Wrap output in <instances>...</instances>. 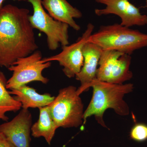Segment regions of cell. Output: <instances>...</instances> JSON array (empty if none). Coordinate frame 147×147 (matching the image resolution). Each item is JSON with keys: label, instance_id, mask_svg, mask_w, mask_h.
Masks as SVG:
<instances>
[{"label": "cell", "instance_id": "cell-3", "mask_svg": "<svg viewBox=\"0 0 147 147\" xmlns=\"http://www.w3.org/2000/svg\"><path fill=\"white\" fill-rule=\"evenodd\" d=\"M88 42L103 50L119 51L131 55L135 50L147 46V34L121 24L102 26L92 34Z\"/></svg>", "mask_w": 147, "mask_h": 147}, {"label": "cell", "instance_id": "cell-16", "mask_svg": "<svg viewBox=\"0 0 147 147\" xmlns=\"http://www.w3.org/2000/svg\"><path fill=\"white\" fill-rule=\"evenodd\" d=\"M131 139L137 142H143L147 140V125L145 123L135 124L130 132Z\"/></svg>", "mask_w": 147, "mask_h": 147}, {"label": "cell", "instance_id": "cell-9", "mask_svg": "<svg viewBox=\"0 0 147 147\" xmlns=\"http://www.w3.org/2000/svg\"><path fill=\"white\" fill-rule=\"evenodd\" d=\"M95 1L106 5L105 8L95 9V13L98 16L115 14L120 18L121 25L128 28L133 26H142L147 25V15L142 14L139 9L131 4L129 0Z\"/></svg>", "mask_w": 147, "mask_h": 147}, {"label": "cell", "instance_id": "cell-18", "mask_svg": "<svg viewBox=\"0 0 147 147\" xmlns=\"http://www.w3.org/2000/svg\"><path fill=\"white\" fill-rule=\"evenodd\" d=\"M5 0H0V10L3 7V4Z\"/></svg>", "mask_w": 147, "mask_h": 147}, {"label": "cell", "instance_id": "cell-15", "mask_svg": "<svg viewBox=\"0 0 147 147\" xmlns=\"http://www.w3.org/2000/svg\"><path fill=\"white\" fill-rule=\"evenodd\" d=\"M7 82L5 76L0 71V120L7 122L9 118L6 114L17 112L22 108V105L7 90Z\"/></svg>", "mask_w": 147, "mask_h": 147}, {"label": "cell", "instance_id": "cell-7", "mask_svg": "<svg viewBox=\"0 0 147 147\" xmlns=\"http://www.w3.org/2000/svg\"><path fill=\"white\" fill-rule=\"evenodd\" d=\"M130 55L119 51L102 50L96 73V79L113 84H123L130 80Z\"/></svg>", "mask_w": 147, "mask_h": 147}, {"label": "cell", "instance_id": "cell-10", "mask_svg": "<svg viewBox=\"0 0 147 147\" xmlns=\"http://www.w3.org/2000/svg\"><path fill=\"white\" fill-rule=\"evenodd\" d=\"M32 121L28 109H22L11 121L0 125V132L16 147H30Z\"/></svg>", "mask_w": 147, "mask_h": 147}, {"label": "cell", "instance_id": "cell-1", "mask_svg": "<svg viewBox=\"0 0 147 147\" xmlns=\"http://www.w3.org/2000/svg\"><path fill=\"white\" fill-rule=\"evenodd\" d=\"M30 11L9 4L0 10V67L8 68L37 50Z\"/></svg>", "mask_w": 147, "mask_h": 147}, {"label": "cell", "instance_id": "cell-5", "mask_svg": "<svg viewBox=\"0 0 147 147\" xmlns=\"http://www.w3.org/2000/svg\"><path fill=\"white\" fill-rule=\"evenodd\" d=\"M32 5L33 14L29 20L34 29H36L47 36L49 50H55L69 44L68 28L65 23L55 20L43 8L42 0H28Z\"/></svg>", "mask_w": 147, "mask_h": 147}, {"label": "cell", "instance_id": "cell-17", "mask_svg": "<svg viewBox=\"0 0 147 147\" xmlns=\"http://www.w3.org/2000/svg\"><path fill=\"white\" fill-rule=\"evenodd\" d=\"M0 147H16L1 132H0Z\"/></svg>", "mask_w": 147, "mask_h": 147}, {"label": "cell", "instance_id": "cell-13", "mask_svg": "<svg viewBox=\"0 0 147 147\" xmlns=\"http://www.w3.org/2000/svg\"><path fill=\"white\" fill-rule=\"evenodd\" d=\"M9 92L10 94L14 95V98L21 102L23 109H39L48 106L55 98V96L49 94H40L34 88L26 85L11 90Z\"/></svg>", "mask_w": 147, "mask_h": 147}, {"label": "cell", "instance_id": "cell-2", "mask_svg": "<svg viewBox=\"0 0 147 147\" xmlns=\"http://www.w3.org/2000/svg\"><path fill=\"white\" fill-rule=\"evenodd\" d=\"M91 87L93 88L92 96L84 111L83 125L86 124L88 118L94 116L99 124L107 127L103 121V116L106 110L109 108L113 109L119 115H129V108L123 98L125 95L133 91V84H110L96 79Z\"/></svg>", "mask_w": 147, "mask_h": 147}, {"label": "cell", "instance_id": "cell-12", "mask_svg": "<svg viewBox=\"0 0 147 147\" xmlns=\"http://www.w3.org/2000/svg\"><path fill=\"white\" fill-rule=\"evenodd\" d=\"M42 4L55 20L67 24L75 30H80L74 18H81L82 13L66 0H42Z\"/></svg>", "mask_w": 147, "mask_h": 147}, {"label": "cell", "instance_id": "cell-14", "mask_svg": "<svg viewBox=\"0 0 147 147\" xmlns=\"http://www.w3.org/2000/svg\"><path fill=\"white\" fill-rule=\"evenodd\" d=\"M39 118L32 126V135L34 138L43 137L50 145L58 127L48 106L39 108Z\"/></svg>", "mask_w": 147, "mask_h": 147}, {"label": "cell", "instance_id": "cell-4", "mask_svg": "<svg viewBox=\"0 0 147 147\" xmlns=\"http://www.w3.org/2000/svg\"><path fill=\"white\" fill-rule=\"evenodd\" d=\"M77 88L70 86L61 89L48 105L58 128L78 127L83 125L84 105Z\"/></svg>", "mask_w": 147, "mask_h": 147}, {"label": "cell", "instance_id": "cell-11", "mask_svg": "<svg viewBox=\"0 0 147 147\" xmlns=\"http://www.w3.org/2000/svg\"><path fill=\"white\" fill-rule=\"evenodd\" d=\"M102 49L98 45L88 42L83 48L84 64L81 71L75 76L81 83L77 89V94L80 95L91 87L96 79V73Z\"/></svg>", "mask_w": 147, "mask_h": 147}, {"label": "cell", "instance_id": "cell-6", "mask_svg": "<svg viewBox=\"0 0 147 147\" xmlns=\"http://www.w3.org/2000/svg\"><path fill=\"white\" fill-rule=\"evenodd\" d=\"M51 64V62H43L42 54L38 50L27 57L19 58L8 68L13 74L7 82V88H17L33 82L47 84L49 79L43 76L42 72L50 67Z\"/></svg>", "mask_w": 147, "mask_h": 147}, {"label": "cell", "instance_id": "cell-8", "mask_svg": "<svg viewBox=\"0 0 147 147\" xmlns=\"http://www.w3.org/2000/svg\"><path fill=\"white\" fill-rule=\"evenodd\" d=\"M94 26L89 24L82 36L71 45L62 47V51L58 55L42 59L43 62L57 61L60 65L63 67V71L67 77L73 78L81 71L84 64L83 48L88 42Z\"/></svg>", "mask_w": 147, "mask_h": 147}]
</instances>
